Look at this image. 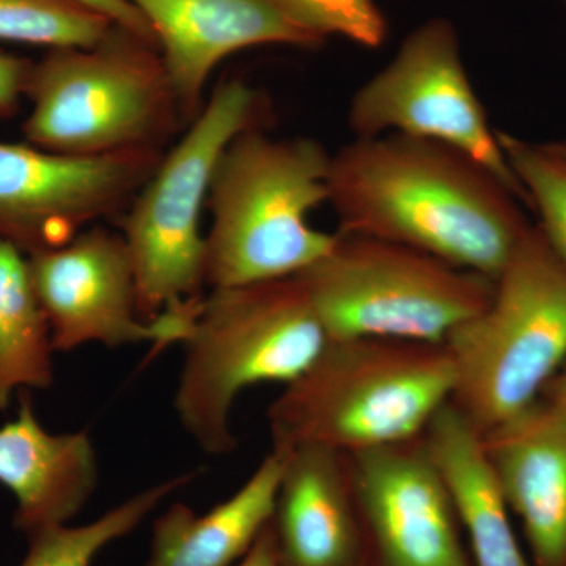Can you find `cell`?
<instances>
[{"instance_id": "6da1fadb", "label": "cell", "mask_w": 566, "mask_h": 566, "mask_svg": "<svg viewBox=\"0 0 566 566\" xmlns=\"http://www.w3.org/2000/svg\"><path fill=\"white\" fill-rule=\"evenodd\" d=\"M337 233L408 245L495 279L531 226L517 197L471 156L389 133L331 156Z\"/></svg>"}, {"instance_id": "7a4b0ae2", "label": "cell", "mask_w": 566, "mask_h": 566, "mask_svg": "<svg viewBox=\"0 0 566 566\" xmlns=\"http://www.w3.org/2000/svg\"><path fill=\"white\" fill-rule=\"evenodd\" d=\"M446 345L394 338L331 340L268 408L273 446H318L345 455L420 438L452 401Z\"/></svg>"}, {"instance_id": "3957f363", "label": "cell", "mask_w": 566, "mask_h": 566, "mask_svg": "<svg viewBox=\"0 0 566 566\" xmlns=\"http://www.w3.org/2000/svg\"><path fill=\"white\" fill-rule=\"evenodd\" d=\"M329 342L297 275L211 289L181 344L178 422L207 455H230L238 397L253 386L290 385Z\"/></svg>"}, {"instance_id": "277c9868", "label": "cell", "mask_w": 566, "mask_h": 566, "mask_svg": "<svg viewBox=\"0 0 566 566\" xmlns=\"http://www.w3.org/2000/svg\"><path fill=\"white\" fill-rule=\"evenodd\" d=\"M331 156L319 142L273 137L259 126L230 142L208 192V286L293 277L333 249L337 232L308 221L329 202Z\"/></svg>"}, {"instance_id": "5b68a950", "label": "cell", "mask_w": 566, "mask_h": 566, "mask_svg": "<svg viewBox=\"0 0 566 566\" xmlns=\"http://www.w3.org/2000/svg\"><path fill=\"white\" fill-rule=\"evenodd\" d=\"M452 403L480 433L538 401L566 360V266L531 227L482 312L446 340Z\"/></svg>"}, {"instance_id": "8992f818", "label": "cell", "mask_w": 566, "mask_h": 566, "mask_svg": "<svg viewBox=\"0 0 566 566\" xmlns=\"http://www.w3.org/2000/svg\"><path fill=\"white\" fill-rule=\"evenodd\" d=\"M25 98V142L63 155L161 148L185 120L158 46L118 25L95 46L33 62Z\"/></svg>"}, {"instance_id": "52a82bcc", "label": "cell", "mask_w": 566, "mask_h": 566, "mask_svg": "<svg viewBox=\"0 0 566 566\" xmlns=\"http://www.w3.org/2000/svg\"><path fill=\"white\" fill-rule=\"evenodd\" d=\"M260 103L259 93L241 80L219 84L126 210L122 234L145 322L197 311L202 303L207 240L200 219L212 174L230 142L256 126Z\"/></svg>"}, {"instance_id": "ba28073f", "label": "cell", "mask_w": 566, "mask_h": 566, "mask_svg": "<svg viewBox=\"0 0 566 566\" xmlns=\"http://www.w3.org/2000/svg\"><path fill=\"white\" fill-rule=\"evenodd\" d=\"M331 340L375 337L444 345L482 312L494 279L408 248L337 233L329 252L297 274Z\"/></svg>"}, {"instance_id": "9c48e42d", "label": "cell", "mask_w": 566, "mask_h": 566, "mask_svg": "<svg viewBox=\"0 0 566 566\" xmlns=\"http://www.w3.org/2000/svg\"><path fill=\"white\" fill-rule=\"evenodd\" d=\"M348 125L356 139L397 133L455 148L527 202L465 73L450 21L436 18L406 36L392 61L354 93Z\"/></svg>"}, {"instance_id": "30bf717a", "label": "cell", "mask_w": 566, "mask_h": 566, "mask_svg": "<svg viewBox=\"0 0 566 566\" xmlns=\"http://www.w3.org/2000/svg\"><path fill=\"white\" fill-rule=\"evenodd\" d=\"M163 155H63L0 140V238L28 256L69 243L85 226L128 210Z\"/></svg>"}, {"instance_id": "8fae6325", "label": "cell", "mask_w": 566, "mask_h": 566, "mask_svg": "<svg viewBox=\"0 0 566 566\" xmlns=\"http://www.w3.org/2000/svg\"><path fill=\"white\" fill-rule=\"evenodd\" d=\"M28 259L55 353L92 344H151L155 352L181 345L199 311L142 319L128 244L122 233L104 227L93 226L69 243Z\"/></svg>"}, {"instance_id": "7c38bea8", "label": "cell", "mask_w": 566, "mask_h": 566, "mask_svg": "<svg viewBox=\"0 0 566 566\" xmlns=\"http://www.w3.org/2000/svg\"><path fill=\"white\" fill-rule=\"evenodd\" d=\"M422 436L348 455L359 513L381 566H472Z\"/></svg>"}, {"instance_id": "4fadbf2b", "label": "cell", "mask_w": 566, "mask_h": 566, "mask_svg": "<svg viewBox=\"0 0 566 566\" xmlns=\"http://www.w3.org/2000/svg\"><path fill=\"white\" fill-rule=\"evenodd\" d=\"M155 33L182 117L191 123L216 66L248 48H316L323 39L292 20L274 0H129Z\"/></svg>"}, {"instance_id": "5bb4252c", "label": "cell", "mask_w": 566, "mask_h": 566, "mask_svg": "<svg viewBox=\"0 0 566 566\" xmlns=\"http://www.w3.org/2000/svg\"><path fill=\"white\" fill-rule=\"evenodd\" d=\"M535 566H566V411L539 398L483 433Z\"/></svg>"}, {"instance_id": "9a60e30c", "label": "cell", "mask_w": 566, "mask_h": 566, "mask_svg": "<svg viewBox=\"0 0 566 566\" xmlns=\"http://www.w3.org/2000/svg\"><path fill=\"white\" fill-rule=\"evenodd\" d=\"M18 400L17 416L0 427V485L14 495V527L28 538L80 515L98 488L99 464L88 431L51 433L31 395Z\"/></svg>"}, {"instance_id": "2e32d148", "label": "cell", "mask_w": 566, "mask_h": 566, "mask_svg": "<svg viewBox=\"0 0 566 566\" xmlns=\"http://www.w3.org/2000/svg\"><path fill=\"white\" fill-rule=\"evenodd\" d=\"M357 512L349 457L292 447L273 517L281 566L359 565Z\"/></svg>"}, {"instance_id": "e0dca14e", "label": "cell", "mask_w": 566, "mask_h": 566, "mask_svg": "<svg viewBox=\"0 0 566 566\" xmlns=\"http://www.w3.org/2000/svg\"><path fill=\"white\" fill-rule=\"evenodd\" d=\"M422 438L458 524L468 534L474 566H532L517 543L512 510L475 424L449 401Z\"/></svg>"}, {"instance_id": "ac0fdd59", "label": "cell", "mask_w": 566, "mask_h": 566, "mask_svg": "<svg viewBox=\"0 0 566 566\" xmlns=\"http://www.w3.org/2000/svg\"><path fill=\"white\" fill-rule=\"evenodd\" d=\"M289 447L273 446L229 499L197 515L175 502L153 523L150 551L142 566H233L270 526Z\"/></svg>"}, {"instance_id": "d6986e66", "label": "cell", "mask_w": 566, "mask_h": 566, "mask_svg": "<svg viewBox=\"0 0 566 566\" xmlns=\"http://www.w3.org/2000/svg\"><path fill=\"white\" fill-rule=\"evenodd\" d=\"M54 354L28 255L0 238V409L14 394L54 385Z\"/></svg>"}, {"instance_id": "ffe728a7", "label": "cell", "mask_w": 566, "mask_h": 566, "mask_svg": "<svg viewBox=\"0 0 566 566\" xmlns=\"http://www.w3.org/2000/svg\"><path fill=\"white\" fill-rule=\"evenodd\" d=\"M192 479L193 474L172 476L133 494L91 523L65 524L28 536L29 549L21 566H92L107 546L136 531L169 495Z\"/></svg>"}, {"instance_id": "44dd1931", "label": "cell", "mask_w": 566, "mask_h": 566, "mask_svg": "<svg viewBox=\"0 0 566 566\" xmlns=\"http://www.w3.org/2000/svg\"><path fill=\"white\" fill-rule=\"evenodd\" d=\"M114 22L74 0H0V40L48 50L92 48Z\"/></svg>"}, {"instance_id": "7402d4cb", "label": "cell", "mask_w": 566, "mask_h": 566, "mask_svg": "<svg viewBox=\"0 0 566 566\" xmlns=\"http://www.w3.org/2000/svg\"><path fill=\"white\" fill-rule=\"evenodd\" d=\"M510 169L539 216V232L566 266V161L547 145L497 133Z\"/></svg>"}, {"instance_id": "603a6c76", "label": "cell", "mask_w": 566, "mask_h": 566, "mask_svg": "<svg viewBox=\"0 0 566 566\" xmlns=\"http://www.w3.org/2000/svg\"><path fill=\"white\" fill-rule=\"evenodd\" d=\"M297 24L319 39L344 36L365 48L381 46L387 25L375 0H274Z\"/></svg>"}, {"instance_id": "cb8c5ba5", "label": "cell", "mask_w": 566, "mask_h": 566, "mask_svg": "<svg viewBox=\"0 0 566 566\" xmlns=\"http://www.w3.org/2000/svg\"><path fill=\"white\" fill-rule=\"evenodd\" d=\"M33 62L0 51V120L13 117L25 98Z\"/></svg>"}, {"instance_id": "d4e9b609", "label": "cell", "mask_w": 566, "mask_h": 566, "mask_svg": "<svg viewBox=\"0 0 566 566\" xmlns=\"http://www.w3.org/2000/svg\"><path fill=\"white\" fill-rule=\"evenodd\" d=\"M74 2L98 11L118 28L126 29V31L136 33L142 39L156 44L155 33H153L150 24L129 0H74Z\"/></svg>"}, {"instance_id": "484cf974", "label": "cell", "mask_w": 566, "mask_h": 566, "mask_svg": "<svg viewBox=\"0 0 566 566\" xmlns=\"http://www.w3.org/2000/svg\"><path fill=\"white\" fill-rule=\"evenodd\" d=\"M234 566H281L273 521H271L270 526L264 528L263 534L256 538L249 553Z\"/></svg>"}, {"instance_id": "4316f807", "label": "cell", "mask_w": 566, "mask_h": 566, "mask_svg": "<svg viewBox=\"0 0 566 566\" xmlns=\"http://www.w3.org/2000/svg\"><path fill=\"white\" fill-rule=\"evenodd\" d=\"M542 398L566 411V360L562 365L560 370L557 371V375L551 379L549 385L546 386Z\"/></svg>"}, {"instance_id": "83f0119b", "label": "cell", "mask_w": 566, "mask_h": 566, "mask_svg": "<svg viewBox=\"0 0 566 566\" xmlns=\"http://www.w3.org/2000/svg\"><path fill=\"white\" fill-rule=\"evenodd\" d=\"M547 147L566 161V144H547Z\"/></svg>"}, {"instance_id": "f1b7e54d", "label": "cell", "mask_w": 566, "mask_h": 566, "mask_svg": "<svg viewBox=\"0 0 566 566\" xmlns=\"http://www.w3.org/2000/svg\"><path fill=\"white\" fill-rule=\"evenodd\" d=\"M356 566H364L363 564L356 565Z\"/></svg>"}]
</instances>
